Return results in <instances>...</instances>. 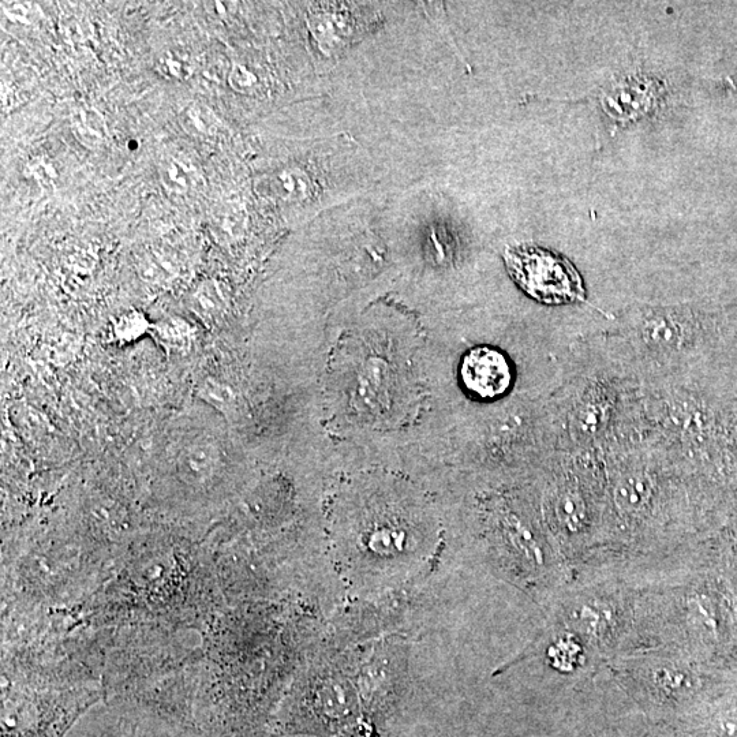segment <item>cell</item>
I'll return each mask as SVG.
<instances>
[{"label":"cell","mask_w":737,"mask_h":737,"mask_svg":"<svg viewBox=\"0 0 737 737\" xmlns=\"http://www.w3.org/2000/svg\"><path fill=\"white\" fill-rule=\"evenodd\" d=\"M101 692L89 687L21 686L3 695L2 737H65Z\"/></svg>","instance_id":"cell-1"},{"label":"cell","mask_w":737,"mask_h":737,"mask_svg":"<svg viewBox=\"0 0 737 737\" xmlns=\"http://www.w3.org/2000/svg\"><path fill=\"white\" fill-rule=\"evenodd\" d=\"M508 273L530 298L546 305L586 301L581 273L559 254L540 246H511L504 252Z\"/></svg>","instance_id":"cell-2"},{"label":"cell","mask_w":737,"mask_h":737,"mask_svg":"<svg viewBox=\"0 0 737 737\" xmlns=\"http://www.w3.org/2000/svg\"><path fill=\"white\" fill-rule=\"evenodd\" d=\"M627 342L638 354L660 364H676L686 357L697 340L691 317L677 309L642 310L628 321Z\"/></svg>","instance_id":"cell-3"},{"label":"cell","mask_w":737,"mask_h":737,"mask_svg":"<svg viewBox=\"0 0 737 737\" xmlns=\"http://www.w3.org/2000/svg\"><path fill=\"white\" fill-rule=\"evenodd\" d=\"M621 396L611 380L594 377L572 394L564 414V436L574 447H590L611 432Z\"/></svg>","instance_id":"cell-4"},{"label":"cell","mask_w":737,"mask_h":737,"mask_svg":"<svg viewBox=\"0 0 737 737\" xmlns=\"http://www.w3.org/2000/svg\"><path fill=\"white\" fill-rule=\"evenodd\" d=\"M460 377L475 398L492 400L507 394L512 384V369L501 351L481 346L465 355Z\"/></svg>","instance_id":"cell-5"},{"label":"cell","mask_w":737,"mask_h":737,"mask_svg":"<svg viewBox=\"0 0 737 737\" xmlns=\"http://www.w3.org/2000/svg\"><path fill=\"white\" fill-rule=\"evenodd\" d=\"M220 465V452L215 441L200 437L186 444L177 456L181 480L193 488L211 484Z\"/></svg>","instance_id":"cell-6"},{"label":"cell","mask_w":737,"mask_h":737,"mask_svg":"<svg viewBox=\"0 0 737 737\" xmlns=\"http://www.w3.org/2000/svg\"><path fill=\"white\" fill-rule=\"evenodd\" d=\"M653 475L645 469L621 471L613 488V501L617 510L626 515H641L654 499Z\"/></svg>","instance_id":"cell-7"},{"label":"cell","mask_w":737,"mask_h":737,"mask_svg":"<svg viewBox=\"0 0 737 737\" xmlns=\"http://www.w3.org/2000/svg\"><path fill=\"white\" fill-rule=\"evenodd\" d=\"M190 312L207 327H215L226 310L223 291L213 279L204 280L189 294Z\"/></svg>","instance_id":"cell-8"},{"label":"cell","mask_w":737,"mask_h":737,"mask_svg":"<svg viewBox=\"0 0 737 737\" xmlns=\"http://www.w3.org/2000/svg\"><path fill=\"white\" fill-rule=\"evenodd\" d=\"M152 336L167 354L183 355L193 349L196 331L182 317H168L153 324Z\"/></svg>","instance_id":"cell-9"},{"label":"cell","mask_w":737,"mask_h":737,"mask_svg":"<svg viewBox=\"0 0 737 737\" xmlns=\"http://www.w3.org/2000/svg\"><path fill=\"white\" fill-rule=\"evenodd\" d=\"M555 514L564 530L575 534L585 529L589 514L581 490L575 485L564 484L556 497Z\"/></svg>","instance_id":"cell-10"},{"label":"cell","mask_w":737,"mask_h":737,"mask_svg":"<svg viewBox=\"0 0 737 737\" xmlns=\"http://www.w3.org/2000/svg\"><path fill=\"white\" fill-rule=\"evenodd\" d=\"M196 392L202 402L207 403L213 410L219 411L227 419H233L237 415L238 400L233 388L216 380L215 377L202 380Z\"/></svg>","instance_id":"cell-11"},{"label":"cell","mask_w":737,"mask_h":737,"mask_svg":"<svg viewBox=\"0 0 737 737\" xmlns=\"http://www.w3.org/2000/svg\"><path fill=\"white\" fill-rule=\"evenodd\" d=\"M73 130L82 144L97 147L107 140L108 132L103 115L95 108L81 107L71 117Z\"/></svg>","instance_id":"cell-12"},{"label":"cell","mask_w":737,"mask_h":737,"mask_svg":"<svg viewBox=\"0 0 737 737\" xmlns=\"http://www.w3.org/2000/svg\"><path fill=\"white\" fill-rule=\"evenodd\" d=\"M163 185L175 194H187L200 185L201 177L197 168L185 159H171L160 171Z\"/></svg>","instance_id":"cell-13"},{"label":"cell","mask_w":737,"mask_h":737,"mask_svg":"<svg viewBox=\"0 0 737 737\" xmlns=\"http://www.w3.org/2000/svg\"><path fill=\"white\" fill-rule=\"evenodd\" d=\"M153 324L140 310H127L119 314L111 325V338L118 344H132L152 335Z\"/></svg>","instance_id":"cell-14"},{"label":"cell","mask_w":737,"mask_h":737,"mask_svg":"<svg viewBox=\"0 0 737 737\" xmlns=\"http://www.w3.org/2000/svg\"><path fill=\"white\" fill-rule=\"evenodd\" d=\"M183 130L196 138H211L218 132V119L215 112L204 104H190L179 115Z\"/></svg>","instance_id":"cell-15"},{"label":"cell","mask_w":737,"mask_h":737,"mask_svg":"<svg viewBox=\"0 0 737 737\" xmlns=\"http://www.w3.org/2000/svg\"><path fill=\"white\" fill-rule=\"evenodd\" d=\"M193 70L192 62L175 52H166L157 59V73L167 80L185 81L192 76Z\"/></svg>","instance_id":"cell-16"},{"label":"cell","mask_w":737,"mask_h":737,"mask_svg":"<svg viewBox=\"0 0 737 737\" xmlns=\"http://www.w3.org/2000/svg\"><path fill=\"white\" fill-rule=\"evenodd\" d=\"M3 10L11 20L29 25L36 20V9L29 3H5Z\"/></svg>","instance_id":"cell-17"},{"label":"cell","mask_w":737,"mask_h":737,"mask_svg":"<svg viewBox=\"0 0 737 737\" xmlns=\"http://www.w3.org/2000/svg\"><path fill=\"white\" fill-rule=\"evenodd\" d=\"M253 76L241 66H235L230 74V85L233 86L235 91L246 92L249 91L250 86L253 85Z\"/></svg>","instance_id":"cell-18"},{"label":"cell","mask_w":737,"mask_h":737,"mask_svg":"<svg viewBox=\"0 0 737 737\" xmlns=\"http://www.w3.org/2000/svg\"><path fill=\"white\" fill-rule=\"evenodd\" d=\"M99 737H137V733L136 729L122 721L118 725H115V727L101 733Z\"/></svg>","instance_id":"cell-19"}]
</instances>
